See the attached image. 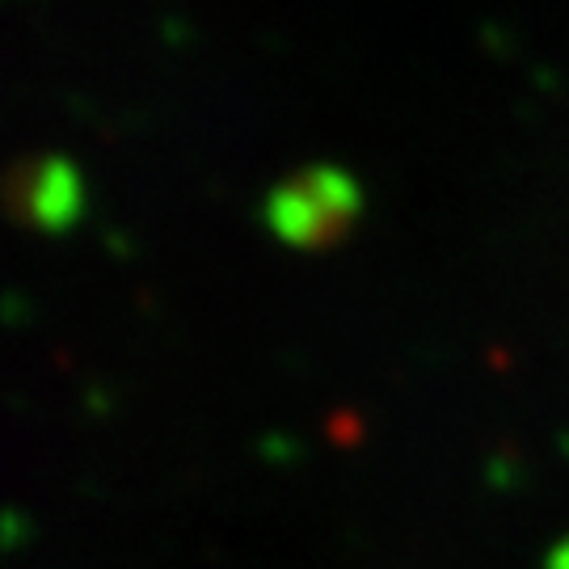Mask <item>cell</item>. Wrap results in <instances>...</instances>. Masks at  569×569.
Returning a JSON list of instances; mask_svg holds the SVG:
<instances>
[]
</instances>
